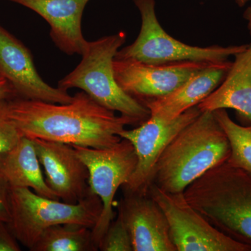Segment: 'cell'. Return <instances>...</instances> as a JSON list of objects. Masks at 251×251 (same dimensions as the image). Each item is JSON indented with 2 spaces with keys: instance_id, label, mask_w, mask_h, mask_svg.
<instances>
[{
  "instance_id": "cell-25",
  "label": "cell",
  "mask_w": 251,
  "mask_h": 251,
  "mask_svg": "<svg viewBox=\"0 0 251 251\" xmlns=\"http://www.w3.org/2000/svg\"><path fill=\"white\" fill-rule=\"evenodd\" d=\"M244 18L247 21L248 30L251 37V5L244 11Z\"/></svg>"
},
{
  "instance_id": "cell-19",
  "label": "cell",
  "mask_w": 251,
  "mask_h": 251,
  "mask_svg": "<svg viewBox=\"0 0 251 251\" xmlns=\"http://www.w3.org/2000/svg\"><path fill=\"white\" fill-rule=\"evenodd\" d=\"M213 112L229 140L230 154L227 163L251 173V124L238 125L230 118L226 109Z\"/></svg>"
},
{
  "instance_id": "cell-22",
  "label": "cell",
  "mask_w": 251,
  "mask_h": 251,
  "mask_svg": "<svg viewBox=\"0 0 251 251\" xmlns=\"http://www.w3.org/2000/svg\"><path fill=\"white\" fill-rule=\"evenodd\" d=\"M11 187L3 175L0 173V222L9 224L11 219L10 204Z\"/></svg>"
},
{
  "instance_id": "cell-4",
  "label": "cell",
  "mask_w": 251,
  "mask_h": 251,
  "mask_svg": "<svg viewBox=\"0 0 251 251\" xmlns=\"http://www.w3.org/2000/svg\"><path fill=\"white\" fill-rule=\"evenodd\" d=\"M126 39V32L120 31L88 41L78 65L59 81L57 87L66 91L80 89L102 106L135 119L140 125L150 117V110L122 90L114 74V59Z\"/></svg>"
},
{
  "instance_id": "cell-15",
  "label": "cell",
  "mask_w": 251,
  "mask_h": 251,
  "mask_svg": "<svg viewBox=\"0 0 251 251\" xmlns=\"http://www.w3.org/2000/svg\"><path fill=\"white\" fill-rule=\"evenodd\" d=\"M232 62L213 63L193 74L182 85L159 98L143 102L150 110V116L161 120H174L186 110L204 100L223 82Z\"/></svg>"
},
{
  "instance_id": "cell-10",
  "label": "cell",
  "mask_w": 251,
  "mask_h": 251,
  "mask_svg": "<svg viewBox=\"0 0 251 251\" xmlns=\"http://www.w3.org/2000/svg\"><path fill=\"white\" fill-rule=\"evenodd\" d=\"M211 64L193 61L148 64L133 59H114L113 69L119 86L143 103L171 93Z\"/></svg>"
},
{
  "instance_id": "cell-1",
  "label": "cell",
  "mask_w": 251,
  "mask_h": 251,
  "mask_svg": "<svg viewBox=\"0 0 251 251\" xmlns=\"http://www.w3.org/2000/svg\"><path fill=\"white\" fill-rule=\"evenodd\" d=\"M9 114L23 136L72 146L109 148L120 142V132L135 119L117 115L83 91L70 103H54L16 98L9 100Z\"/></svg>"
},
{
  "instance_id": "cell-20",
  "label": "cell",
  "mask_w": 251,
  "mask_h": 251,
  "mask_svg": "<svg viewBox=\"0 0 251 251\" xmlns=\"http://www.w3.org/2000/svg\"><path fill=\"white\" fill-rule=\"evenodd\" d=\"M101 251H133L131 237L125 221L118 214L109 226L99 245Z\"/></svg>"
},
{
  "instance_id": "cell-3",
  "label": "cell",
  "mask_w": 251,
  "mask_h": 251,
  "mask_svg": "<svg viewBox=\"0 0 251 251\" xmlns=\"http://www.w3.org/2000/svg\"><path fill=\"white\" fill-rule=\"evenodd\" d=\"M183 194L216 229L251 248V173L226 162L193 181Z\"/></svg>"
},
{
  "instance_id": "cell-8",
  "label": "cell",
  "mask_w": 251,
  "mask_h": 251,
  "mask_svg": "<svg viewBox=\"0 0 251 251\" xmlns=\"http://www.w3.org/2000/svg\"><path fill=\"white\" fill-rule=\"evenodd\" d=\"M148 193L166 216L176 251H251L216 229L187 202L183 193H168L152 183Z\"/></svg>"
},
{
  "instance_id": "cell-14",
  "label": "cell",
  "mask_w": 251,
  "mask_h": 251,
  "mask_svg": "<svg viewBox=\"0 0 251 251\" xmlns=\"http://www.w3.org/2000/svg\"><path fill=\"white\" fill-rule=\"evenodd\" d=\"M34 11L49 23L50 36L59 50L82 55L87 48L82 31L84 10L90 0H6Z\"/></svg>"
},
{
  "instance_id": "cell-9",
  "label": "cell",
  "mask_w": 251,
  "mask_h": 251,
  "mask_svg": "<svg viewBox=\"0 0 251 251\" xmlns=\"http://www.w3.org/2000/svg\"><path fill=\"white\" fill-rule=\"evenodd\" d=\"M201 113L199 108L195 106L170 121L150 116L139 126L129 130L125 128L120 132V138L128 140L134 147L138 158L134 172L128 182L122 186L125 193H148L162 153L172 140Z\"/></svg>"
},
{
  "instance_id": "cell-24",
  "label": "cell",
  "mask_w": 251,
  "mask_h": 251,
  "mask_svg": "<svg viewBox=\"0 0 251 251\" xmlns=\"http://www.w3.org/2000/svg\"><path fill=\"white\" fill-rule=\"evenodd\" d=\"M16 98V93L7 80L0 75V100H11Z\"/></svg>"
},
{
  "instance_id": "cell-21",
  "label": "cell",
  "mask_w": 251,
  "mask_h": 251,
  "mask_svg": "<svg viewBox=\"0 0 251 251\" xmlns=\"http://www.w3.org/2000/svg\"><path fill=\"white\" fill-rule=\"evenodd\" d=\"M9 100H0V159L22 138L9 114Z\"/></svg>"
},
{
  "instance_id": "cell-18",
  "label": "cell",
  "mask_w": 251,
  "mask_h": 251,
  "mask_svg": "<svg viewBox=\"0 0 251 251\" xmlns=\"http://www.w3.org/2000/svg\"><path fill=\"white\" fill-rule=\"evenodd\" d=\"M92 229L74 224L51 226L41 234L31 251H97Z\"/></svg>"
},
{
  "instance_id": "cell-23",
  "label": "cell",
  "mask_w": 251,
  "mask_h": 251,
  "mask_svg": "<svg viewBox=\"0 0 251 251\" xmlns=\"http://www.w3.org/2000/svg\"><path fill=\"white\" fill-rule=\"evenodd\" d=\"M21 251L19 242L6 223L0 222V251Z\"/></svg>"
},
{
  "instance_id": "cell-7",
  "label": "cell",
  "mask_w": 251,
  "mask_h": 251,
  "mask_svg": "<svg viewBox=\"0 0 251 251\" xmlns=\"http://www.w3.org/2000/svg\"><path fill=\"white\" fill-rule=\"evenodd\" d=\"M74 147L88 169L90 191L100 198L103 206L98 222L92 229L94 244L99 249L104 234L115 218V195L119 188L128 182L136 168L138 158L134 147L126 139L107 148Z\"/></svg>"
},
{
  "instance_id": "cell-13",
  "label": "cell",
  "mask_w": 251,
  "mask_h": 251,
  "mask_svg": "<svg viewBox=\"0 0 251 251\" xmlns=\"http://www.w3.org/2000/svg\"><path fill=\"white\" fill-rule=\"evenodd\" d=\"M118 214L129 230L133 251H176L166 216L148 193H125Z\"/></svg>"
},
{
  "instance_id": "cell-6",
  "label": "cell",
  "mask_w": 251,
  "mask_h": 251,
  "mask_svg": "<svg viewBox=\"0 0 251 251\" xmlns=\"http://www.w3.org/2000/svg\"><path fill=\"white\" fill-rule=\"evenodd\" d=\"M141 16L138 37L129 46L117 51L115 59H133L148 64H166L184 61L219 63L229 61L247 45L190 46L170 35L157 18L156 0H133Z\"/></svg>"
},
{
  "instance_id": "cell-11",
  "label": "cell",
  "mask_w": 251,
  "mask_h": 251,
  "mask_svg": "<svg viewBox=\"0 0 251 251\" xmlns=\"http://www.w3.org/2000/svg\"><path fill=\"white\" fill-rule=\"evenodd\" d=\"M0 75L9 82L18 99L54 103H70L68 91L46 83L36 70L30 50L0 25Z\"/></svg>"
},
{
  "instance_id": "cell-16",
  "label": "cell",
  "mask_w": 251,
  "mask_h": 251,
  "mask_svg": "<svg viewBox=\"0 0 251 251\" xmlns=\"http://www.w3.org/2000/svg\"><path fill=\"white\" fill-rule=\"evenodd\" d=\"M221 85L197 107L201 112L232 109L245 125L251 124V44L234 56Z\"/></svg>"
},
{
  "instance_id": "cell-26",
  "label": "cell",
  "mask_w": 251,
  "mask_h": 251,
  "mask_svg": "<svg viewBox=\"0 0 251 251\" xmlns=\"http://www.w3.org/2000/svg\"><path fill=\"white\" fill-rule=\"evenodd\" d=\"M249 1H250V0H234L236 4H237L239 7H244Z\"/></svg>"
},
{
  "instance_id": "cell-12",
  "label": "cell",
  "mask_w": 251,
  "mask_h": 251,
  "mask_svg": "<svg viewBox=\"0 0 251 251\" xmlns=\"http://www.w3.org/2000/svg\"><path fill=\"white\" fill-rule=\"evenodd\" d=\"M46 181L63 202L75 204L90 193L89 171L72 145L42 139H31Z\"/></svg>"
},
{
  "instance_id": "cell-2",
  "label": "cell",
  "mask_w": 251,
  "mask_h": 251,
  "mask_svg": "<svg viewBox=\"0 0 251 251\" xmlns=\"http://www.w3.org/2000/svg\"><path fill=\"white\" fill-rule=\"evenodd\" d=\"M229 154V140L214 112H201L165 149L153 184L168 193H183L206 172L227 162Z\"/></svg>"
},
{
  "instance_id": "cell-5",
  "label": "cell",
  "mask_w": 251,
  "mask_h": 251,
  "mask_svg": "<svg viewBox=\"0 0 251 251\" xmlns=\"http://www.w3.org/2000/svg\"><path fill=\"white\" fill-rule=\"evenodd\" d=\"M11 219L15 237L29 251L41 234L51 226L74 224L92 229L102 211L100 198L91 192L75 204L43 197L27 188H11Z\"/></svg>"
},
{
  "instance_id": "cell-17",
  "label": "cell",
  "mask_w": 251,
  "mask_h": 251,
  "mask_svg": "<svg viewBox=\"0 0 251 251\" xmlns=\"http://www.w3.org/2000/svg\"><path fill=\"white\" fill-rule=\"evenodd\" d=\"M0 173L11 188H30L43 197L59 200L46 183L34 142L30 138L23 136L1 157Z\"/></svg>"
}]
</instances>
